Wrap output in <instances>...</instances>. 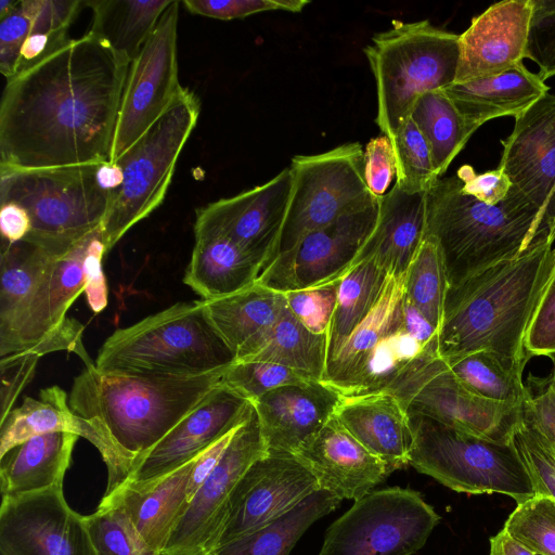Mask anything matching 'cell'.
Here are the masks:
<instances>
[{
    "label": "cell",
    "instance_id": "6da1fadb",
    "mask_svg": "<svg viewBox=\"0 0 555 555\" xmlns=\"http://www.w3.org/2000/svg\"><path fill=\"white\" fill-rule=\"evenodd\" d=\"M130 63L88 33L8 79L0 171L109 163Z\"/></svg>",
    "mask_w": 555,
    "mask_h": 555
},
{
    "label": "cell",
    "instance_id": "7a4b0ae2",
    "mask_svg": "<svg viewBox=\"0 0 555 555\" xmlns=\"http://www.w3.org/2000/svg\"><path fill=\"white\" fill-rule=\"evenodd\" d=\"M224 371L186 376L86 364L74 379L68 404L102 439L105 493L122 485L134 465L222 384Z\"/></svg>",
    "mask_w": 555,
    "mask_h": 555
},
{
    "label": "cell",
    "instance_id": "3957f363",
    "mask_svg": "<svg viewBox=\"0 0 555 555\" xmlns=\"http://www.w3.org/2000/svg\"><path fill=\"white\" fill-rule=\"evenodd\" d=\"M555 270V247L546 242L449 287L438 330L444 362L479 350L528 362L525 336Z\"/></svg>",
    "mask_w": 555,
    "mask_h": 555
},
{
    "label": "cell",
    "instance_id": "277c9868",
    "mask_svg": "<svg viewBox=\"0 0 555 555\" xmlns=\"http://www.w3.org/2000/svg\"><path fill=\"white\" fill-rule=\"evenodd\" d=\"M425 235L439 247L448 288L555 242L541 210L515 188L488 205L465 194L457 177L439 178L427 190Z\"/></svg>",
    "mask_w": 555,
    "mask_h": 555
},
{
    "label": "cell",
    "instance_id": "5b68a950",
    "mask_svg": "<svg viewBox=\"0 0 555 555\" xmlns=\"http://www.w3.org/2000/svg\"><path fill=\"white\" fill-rule=\"evenodd\" d=\"M235 356L210 322L203 299L180 301L108 336L100 371L197 376L227 370Z\"/></svg>",
    "mask_w": 555,
    "mask_h": 555
},
{
    "label": "cell",
    "instance_id": "8992f818",
    "mask_svg": "<svg viewBox=\"0 0 555 555\" xmlns=\"http://www.w3.org/2000/svg\"><path fill=\"white\" fill-rule=\"evenodd\" d=\"M377 92L376 124L389 139L411 117L416 100L455 82L460 35L429 21L393 22L364 48Z\"/></svg>",
    "mask_w": 555,
    "mask_h": 555
},
{
    "label": "cell",
    "instance_id": "52a82bcc",
    "mask_svg": "<svg viewBox=\"0 0 555 555\" xmlns=\"http://www.w3.org/2000/svg\"><path fill=\"white\" fill-rule=\"evenodd\" d=\"M103 165L0 171V202L27 211L31 229L25 241L63 254L102 227L113 193Z\"/></svg>",
    "mask_w": 555,
    "mask_h": 555
},
{
    "label": "cell",
    "instance_id": "ba28073f",
    "mask_svg": "<svg viewBox=\"0 0 555 555\" xmlns=\"http://www.w3.org/2000/svg\"><path fill=\"white\" fill-rule=\"evenodd\" d=\"M408 414L413 434L409 464L418 473L456 492L499 493L517 504L535 495L513 441L487 439L422 414Z\"/></svg>",
    "mask_w": 555,
    "mask_h": 555
},
{
    "label": "cell",
    "instance_id": "9c48e42d",
    "mask_svg": "<svg viewBox=\"0 0 555 555\" xmlns=\"http://www.w3.org/2000/svg\"><path fill=\"white\" fill-rule=\"evenodd\" d=\"M199 112L197 95L181 88L163 116L115 163L122 180L102 223L107 251L163 203Z\"/></svg>",
    "mask_w": 555,
    "mask_h": 555
},
{
    "label": "cell",
    "instance_id": "30bf717a",
    "mask_svg": "<svg viewBox=\"0 0 555 555\" xmlns=\"http://www.w3.org/2000/svg\"><path fill=\"white\" fill-rule=\"evenodd\" d=\"M363 155L362 145L352 142L293 157V188L276 257L308 234L376 198L364 180Z\"/></svg>",
    "mask_w": 555,
    "mask_h": 555
},
{
    "label": "cell",
    "instance_id": "8fae6325",
    "mask_svg": "<svg viewBox=\"0 0 555 555\" xmlns=\"http://www.w3.org/2000/svg\"><path fill=\"white\" fill-rule=\"evenodd\" d=\"M439 521L415 490L371 491L328 527L318 555H413Z\"/></svg>",
    "mask_w": 555,
    "mask_h": 555
},
{
    "label": "cell",
    "instance_id": "7c38bea8",
    "mask_svg": "<svg viewBox=\"0 0 555 555\" xmlns=\"http://www.w3.org/2000/svg\"><path fill=\"white\" fill-rule=\"evenodd\" d=\"M94 231L56 258L11 335L0 344L1 358L17 352L41 357L65 350L75 352L85 364L93 362L82 344L85 326L66 314L85 291V259Z\"/></svg>",
    "mask_w": 555,
    "mask_h": 555
},
{
    "label": "cell",
    "instance_id": "4fadbf2b",
    "mask_svg": "<svg viewBox=\"0 0 555 555\" xmlns=\"http://www.w3.org/2000/svg\"><path fill=\"white\" fill-rule=\"evenodd\" d=\"M180 1L173 0L130 63L115 127L111 164H115L170 106L181 86L177 37Z\"/></svg>",
    "mask_w": 555,
    "mask_h": 555
},
{
    "label": "cell",
    "instance_id": "5bb4252c",
    "mask_svg": "<svg viewBox=\"0 0 555 555\" xmlns=\"http://www.w3.org/2000/svg\"><path fill=\"white\" fill-rule=\"evenodd\" d=\"M382 197L305 236L292 249L280 254L257 282L286 293L341 279L375 229Z\"/></svg>",
    "mask_w": 555,
    "mask_h": 555
},
{
    "label": "cell",
    "instance_id": "9a60e30c",
    "mask_svg": "<svg viewBox=\"0 0 555 555\" xmlns=\"http://www.w3.org/2000/svg\"><path fill=\"white\" fill-rule=\"evenodd\" d=\"M267 453L253 404L218 465L189 502L160 555H204L212 551L237 482L249 466Z\"/></svg>",
    "mask_w": 555,
    "mask_h": 555
},
{
    "label": "cell",
    "instance_id": "2e32d148",
    "mask_svg": "<svg viewBox=\"0 0 555 555\" xmlns=\"http://www.w3.org/2000/svg\"><path fill=\"white\" fill-rule=\"evenodd\" d=\"M293 188L291 167L268 182L196 210L194 235L224 236L260 267L275 259Z\"/></svg>",
    "mask_w": 555,
    "mask_h": 555
},
{
    "label": "cell",
    "instance_id": "e0dca14e",
    "mask_svg": "<svg viewBox=\"0 0 555 555\" xmlns=\"http://www.w3.org/2000/svg\"><path fill=\"white\" fill-rule=\"evenodd\" d=\"M1 555H98L86 516L66 502L63 485L2 498Z\"/></svg>",
    "mask_w": 555,
    "mask_h": 555
},
{
    "label": "cell",
    "instance_id": "ac0fdd59",
    "mask_svg": "<svg viewBox=\"0 0 555 555\" xmlns=\"http://www.w3.org/2000/svg\"><path fill=\"white\" fill-rule=\"evenodd\" d=\"M319 490L296 455L268 452L237 482L215 548L275 521Z\"/></svg>",
    "mask_w": 555,
    "mask_h": 555
},
{
    "label": "cell",
    "instance_id": "d6986e66",
    "mask_svg": "<svg viewBox=\"0 0 555 555\" xmlns=\"http://www.w3.org/2000/svg\"><path fill=\"white\" fill-rule=\"evenodd\" d=\"M408 413L487 439L508 442L521 423V406L481 398L469 391L440 358L420 375Z\"/></svg>",
    "mask_w": 555,
    "mask_h": 555
},
{
    "label": "cell",
    "instance_id": "ffe728a7",
    "mask_svg": "<svg viewBox=\"0 0 555 555\" xmlns=\"http://www.w3.org/2000/svg\"><path fill=\"white\" fill-rule=\"evenodd\" d=\"M501 144L498 168L541 210L555 236V94L546 93L516 116Z\"/></svg>",
    "mask_w": 555,
    "mask_h": 555
},
{
    "label": "cell",
    "instance_id": "44dd1931",
    "mask_svg": "<svg viewBox=\"0 0 555 555\" xmlns=\"http://www.w3.org/2000/svg\"><path fill=\"white\" fill-rule=\"evenodd\" d=\"M251 408L220 384L134 465L122 485H144L170 474L240 426Z\"/></svg>",
    "mask_w": 555,
    "mask_h": 555
},
{
    "label": "cell",
    "instance_id": "7402d4cb",
    "mask_svg": "<svg viewBox=\"0 0 555 555\" xmlns=\"http://www.w3.org/2000/svg\"><path fill=\"white\" fill-rule=\"evenodd\" d=\"M532 0H507L490 5L460 35L455 82L500 75L525 59Z\"/></svg>",
    "mask_w": 555,
    "mask_h": 555
},
{
    "label": "cell",
    "instance_id": "603a6c76",
    "mask_svg": "<svg viewBox=\"0 0 555 555\" xmlns=\"http://www.w3.org/2000/svg\"><path fill=\"white\" fill-rule=\"evenodd\" d=\"M338 390L322 380L287 384L251 402L268 452L296 455L334 415Z\"/></svg>",
    "mask_w": 555,
    "mask_h": 555
},
{
    "label": "cell",
    "instance_id": "cb8c5ba5",
    "mask_svg": "<svg viewBox=\"0 0 555 555\" xmlns=\"http://www.w3.org/2000/svg\"><path fill=\"white\" fill-rule=\"evenodd\" d=\"M315 477L319 489L357 501L390 474L334 414L296 454Z\"/></svg>",
    "mask_w": 555,
    "mask_h": 555
},
{
    "label": "cell",
    "instance_id": "d4e9b609",
    "mask_svg": "<svg viewBox=\"0 0 555 555\" xmlns=\"http://www.w3.org/2000/svg\"><path fill=\"white\" fill-rule=\"evenodd\" d=\"M334 414L389 474L409 464L413 434L408 410L396 397L387 392L341 396Z\"/></svg>",
    "mask_w": 555,
    "mask_h": 555
},
{
    "label": "cell",
    "instance_id": "484cf974",
    "mask_svg": "<svg viewBox=\"0 0 555 555\" xmlns=\"http://www.w3.org/2000/svg\"><path fill=\"white\" fill-rule=\"evenodd\" d=\"M442 91L455 106L470 138L481 125L493 118H515L548 93V87L521 62L500 75L453 82Z\"/></svg>",
    "mask_w": 555,
    "mask_h": 555
},
{
    "label": "cell",
    "instance_id": "4316f807",
    "mask_svg": "<svg viewBox=\"0 0 555 555\" xmlns=\"http://www.w3.org/2000/svg\"><path fill=\"white\" fill-rule=\"evenodd\" d=\"M425 231L426 192H406L395 182L382 197L375 229L354 263L370 258L388 275L402 276L415 257Z\"/></svg>",
    "mask_w": 555,
    "mask_h": 555
},
{
    "label": "cell",
    "instance_id": "83f0119b",
    "mask_svg": "<svg viewBox=\"0 0 555 555\" xmlns=\"http://www.w3.org/2000/svg\"><path fill=\"white\" fill-rule=\"evenodd\" d=\"M194 459L155 481L121 485L104 493L101 502L120 506L141 537L160 554L188 507Z\"/></svg>",
    "mask_w": 555,
    "mask_h": 555
},
{
    "label": "cell",
    "instance_id": "f1b7e54d",
    "mask_svg": "<svg viewBox=\"0 0 555 555\" xmlns=\"http://www.w3.org/2000/svg\"><path fill=\"white\" fill-rule=\"evenodd\" d=\"M79 436L68 431L33 437L0 459L2 498L20 496L63 485Z\"/></svg>",
    "mask_w": 555,
    "mask_h": 555
},
{
    "label": "cell",
    "instance_id": "f546056e",
    "mask_svg": "<svg viewBox=\"0 0 555 555\" xmlns=\"http://www.w3.org/2000/svg\"><path fill=\"white\" fill-rule=\"evenodd\" d=\"M259 264L231 240L220 235L195 237L183 283L203 300L227 297L254 285Z\"/></svg>",
    "mask_w": 555,
    "mask_h": 555
},
{
    "label": "cell",
    "instance_id": "4dcf8cb0",
    "mask_svg": "<svg viewBox=\"0 0 555 555\" xmlns=\"http://www.w3.org/2000/svg\"><path fill=\"white\" fill-rule=\"evenodd\" d=\"M404 275L388 276L374 308L350 334L337 354L327 362L322 382L340 395L360 374L378 341L401 319Z\"/></svg>",
    "mask_w": 555,
    "mask_h": 555
},
{
    "label": "cell",
    "instance_id": "1f68e13d",
    "mask_svg": "<svg viewBox=\"0 0 555 555\" xmlns=\"http://www.w3.org/2000/svg\"><path fill=\"white\" fill-rule=\"evenodd\" d=\"M327 335L313 334L286 309L236 354L235 361H266L305 372L322 380Z\"/></svg>",
    "mask_w": 555,
    "mask_h": 555
},
{
    "label": "cell",
    "instance_id": "d6a6232c",
    "mask_svg": "<svg viewBox=\"0 0 555 555\" xmlns=\"http://www.w3.org/2000/svg\"><path fill=\"white\" fill-rule=\"evenodd\" d=\"M204 301L210 322L235 358L245 345L272 325L287 307L283 293L258 282L233 295Z\"/></svg>",
    "mask_w": 555,
    "mask_h": 555
},
{
    "label": "cell",
    "instance_id": "836d02e7",
    "mask_svg": "<svg viewBox=\"0 0 555 555\" xmlns=\"http://www.w3.org/2000/svg\"><path fill=\"white\" fill-rule=\"evenodd\" d=\"M62 254L29 241L1 243L0 344L11 335L16 321Z\"/></svg>",
    "mask_w": 555,
    "mask_h": 555
},
{
    "label": "cell",
    "instance_id": "e575fe53",
    "mask_svg": "<svg viewBox=\"0 0 555 555\" xmlns=\"http://www.w3.org/2000/svg\"><path fill=\"white\" fill-rule=\"evenodd\" d=\"M57 431L74 433L91 443L96 439L94 428L72 411L66 392L51 386L40 390L39 399L26 397L0 422V459L33 437Z\"/></svg>",
    "mask_w": 555,
    "mask_h": 555
},
{
    "label": "cell",
    "instance_id": "d590c367",
    "mask_svg": "<svg viewBox=\"0 0 555 555\" xmlns=\"http://www.w3.org/2000/svg\"><path fill=\"white\" fill-rule=\"evenodd\" d=\"M172 1H86L93 13L89 33L132 62Z\"/></svg>",
    "mask_w": 555,
    "mask_h": 555
},
{
    "label": "cell",
    "instance_id": "8d00e7d4",
    "mask_svg": "<svg viewBox=\"0 0 555 555\" xmlns=\"http://www.w3.org/2000/svg\"><path fill=\"white\" fill-rule=\"evenodd\" d=\"M340 499L319 490L275 521L204 555H291L309 527L334 511Z\"/></svg>",
    "mask_w": 555,
    "mask_h": 555
},
{
    "label": "cell",
    "instance_id": "74e56055",
    "mask_svg": "<svg viewBox=\"0 0 555 555\" xmlns=\"http://www.w3.org/2000/svg\"><path fill=\"white\" fill-rule=\"evenodd\" d=\"M388 276L375 260L367 258L354 263L340 279L327 333L326 364L374 308Z\"/></svg>",
    "mask_w": 555,
    "mask_h": 555
},
{
    "label": "cell",
    "instance_id": "f35d334b",
    "mask_svg": "<svg viewBox=\"0 0 555 555\" xmlns=\"http://www.w3.org/2000/svg\"><path fill=\"white\" fill-rule=\"evenodd\" d=\"M446 363L463 386L475 395L521 406L525 396L522 372L527 362L479 350Z\"/></svg>",
    "mask_w": 555,
    "mask_h": 555
},
{
    "label": "cell",
    "instance_id": "ab89813d",
    "mask_svg": "<svg viewBox=\"0 0 555 555\" xmlns=\"http://www.w3.org/2000/svg\"><path fill=\"white\" fill-rule=\"evenodd\" d=\"M410 118L426 139L436 176L441 178L469 140L459 112L443 91L437 90L416 100Z\"/></svg>",
    "mask_w": 555,
    "mask_h": 555
},
{
    "label": "cell",
    "instance_id": "60d3db41",
    "mask_svg": "<svg viewBox=\"0 0 555 555\" xmlns=\"http://www.w3.org/2000/svg\"><path fill=\"white\" fill-rule=\"evenodd\" d=\"M29 24L21 49L17 74L35 65L69 39L67 30L86 1L26 0ZM16 74V75H17Z\"/></svg>",
    "mask_w": 555,
    "mask_h": 555
},
{
    "label": "cell",
    "instance_id": "b9f144b4",
    "mask_svg": "<svg viewBox=\"0 0 555 555\" xmlns=\"http://www.w3.org/2000/svg\"><path fill=\"white\" fill-rule=\"evenodd\" d=\"M448 281L436 241L425 235L404 275V296L438 331L442 321Z\"/></svg>",
    "mask_w": 555,
    "mask_h": 555
},
{
    "label": "cell",
    "instance_id": "7bdbcfd3",
    "mask_svg": "<svg viewBox=\"0 0 555 555\" xmlns=\"http://www.w3.org/2000/svg\"><path fill=\"white\" fill-rule=\"evenodd\" d=\"M86 522L98 555H160L116 504L100 502L96 511L86 516Z\"/></svg>",
    "mask_w": 555,
    "mask_h": 555
},
{
    "label": "cell",
    "instance_id": "ee69618b",
    "mask_svg": "<svg viewBox=\"0 0 555 555\" xmlns=\"http://www.w3.org/2000/svg\"><path fill=\"white\" fill-rule=\"evenodd\" d=\"M397 165L396 183L406 192H427L437 178L429 145L409 118L390 139Z\"/></svg>",
    "mask_w": 555,
    "mask_h": 555
},
{
    "label": "cell",
    "instance_id": "f6af8a7d",
    "mask_svg": "<svg viewBox=\"0 0 555 555\" xmlns=\"http://www.w3.org/2000/svg\"><path fill=\"white\" fill-rule=\"evenodd\" d=\"M503 529L535 555H555V500L535 494L517 504Z\"/></svg>",
    "mask_w": 555,
    "mask_h": 555
},
{
    "label": "cell",
    "instance_id": "bcb514c9",
    "mask_svg": "<svg viewBox=\"0 0 555 555\" xmlns=\"http://www.w3.org/2000/svg\"><path fill=\"white\" fill-rule=\"evenodd\" d=\"M312 379L305 372L266 361H235L222 375V384L249 402L278 387Z\"/></svg>",
    "mask_w": 555,
    "mask_h": 555
},
{
    "label": "cell",
    "instance_id": "7dc6e473",
    "mask_svg": "<svg viewBox=\"0 0 555 555\" xmlns=\"http://www.w3.org/2000/svg\"><path fill=\"white\" fill-rule=\"evenodd\" d=\"M512 441L527 467L535 494L555 500V447L522 422L515 429Z\"/></svg>",
    "mask_w": 555,
    "mask_h": 555
},
{
    "label": "cell",
    "instance_id": "c3c4849f",
    "mask_svg": "<svg viewBox=\"0 0 555 555\" xmlns=\"http://www.w3.org/2000/svg\"><path fill=\"white\" fill-rule=\"evenodd\" d=\"M339 280L283 293L293 315L313 334L328 333L334 314Z\"/></svg>",
    "mask_w": 555,
    "mask_h": 555
},
{
    "label": "cell",
    "instance_id": "681fc988",
    "mask_svg": "<svg viewBox=\"0 0 555 555\" xmlns=\"http://www.w3.org/2000/svg\"><path fill=\"white\" fill-rule=\"evenodd\" d=\"M525 59L539 66L543 81L555 75V0H532Z\"/></svg>",
    "mask_w": 555,
    "mask_h": 555
},
{
    "label": "cell",
    "instance_id": "f907efd6",
    "mask_svg": "<svg viewBox=\"0 0 555 555\" xmlns=\"http://www.w3.org/2000/svg\"><path fill=\"white\" fill-rule=\"evenodd\" d=\"M521 422L555 447V382L529 373L521 403Z\"/></svg>",
    "mask_w": 555,
    "mask_h": 555
},
{
    "label": "cell",
    "instance_id": "816d5d0a",
    "mask_svg": "<svg viewBox=\"0 0 555 555\" xmlns=\"http://www.w3.org/2000/svg\"><path fill=\"white\" fill-rule=\"evenodd\" d=\"M184 8L197 15L228 21L266 11L301 12L307 0H184Z\"/></svg>",
    "mask_w": 555,
    "mask_h": 555
},
{
    "label": "cell",
    "instance_id": "f5cc1de1",
    "mask_svg": "<svg viewBox=\"0 0 555 555\" xmlns=\"http://www.w3.org/2000/svg\"><path fill=\"white\" fill-rule=\"evenodd\" d=\"M525 350L530 359L555 352V270L530 320L525 336Z\"/></svg>",
    "mask_w": 555,
    "mask_h": 555
},
{
    "label": "cell",
    "instance_id": "db71d44e",
    "mask_svg": "<svg viewBox=\"0 0 555 555\" xmlns=\"http://www.w3.org/2000/svg\"><path fill=\"white\" fill-rule=\"evenodd\" d=\"M39 358L33 352L11 353L1 358L0 422L14 409L18 395L34 378Z\"/></svg>",
    "mask_w": 555,
    "mask_h": 555
},
{
    "label": "cell",
    "instance_id": "11a10c76",
    "mask_svg": "<svg viewBox=\"0 0 555 555\" xmlns=\"http://www.w3.org/2000/svg\"><path fill=\"white\" fill-rule=\"evenodd\" d=\"M29 13L26 0H18L0 23V70L7 79L17 74L21 49L26 39Z\"/></svg>",
    "mask_w": 555,
    "mask_h": 555
},
{
    "label": "cell",
    "instance_id": "9f6ffc18",
    "mask_svg": "<svg viewBox=\"0 0 555 555\" xmlns=\"http://www.w3.org/2000/svg\"><path fill=\"white\" fill-rule=\"evenodd\" d=\"M363 172L371 194L376 197L384 196L397 175L396 157L388 137L383 134L373 138L365 145Z\"/></svg>",
    "mask_w": 555,
    "mask_h": 555
},
{
    "label": "cell",
    "instance_id": "6f0895ef",
    "mask_svg": "<svg viewBox=\"0 0 555 555\" xmlns=\"http://www.w3.org/2000/svg\"><path fill=\"white\" fill-rule=\"evenodd\" d=\"M107 251L102 227L93 233L85 259V294L90 309L99 313L107 306V284L102 259Z\"/></svg>",
    "mask_w": 555,
    "mask_h": 555
},
{
    "label": "cell",
    "instance_id": "680465c9",
    "mask_svg": "<svg viewBox=\"0 0 555 555\" xmlns=\"http://www.w3.org/2000/svg\"><path fill=\"white\" fill-rule=\"evenodd\" d=\"M457 178L465 194L488 205L501 203L512 188L509 179L500 168L476 173L470 166L465 165L459 169Z\"/></svg>",
    "mask_w": 555,
    "mask_h": 555
},
{
    "label": "cell",
    "instance_id": "91938a15",
    "mask_svg": "<svg viewBox=\"0 0 555 555\" xmlns=\"http://www.w3.org/2000/svg\"><path fill=\"white\" fill-rule=\"evenodd\" d=\"M240 426L225 434L194 459L188 488L189 502L214 472Z\"/></svg>",
    "mask_w": 555,
    "mask_h": 555
},
{
    "label": "cell",
    "instance_id": "94428289",
    "mask_svg": "<svg viewBox=\"0 0 555 555\" xmlns=\"http://www.w3.org/2000/svg\"><path fill=\"white\" fill-rule=\"evenodd\" d=\"M31 229L27 211L15 203L1 204L0 230L2 241L15 243L26 238Z\"/></svg>",
    "mask_w": 555,
    "mask_h": 555
},
{
    "label": "cell",
    "instance_id": "6125c7cd",
    "mask_svg": "<svg viewBox=\"0 0 555 555\" xmlns=\"http://www.w3.org/2000/svg\"><path fill=\"white\" fill-rule=\"evenodd\" d=\"M489 555H535L504 529L490 539Z\"/></svg>",
    "mask_w": 555,
    "mask_h": 555
},
{
    "label": "cell",
    "instance_id": "be15d7a7",
    "mask_svg": "<svg viewBox=\"0 0 555 555\" xmlns=\"http://www.w3.org/2000/svg\"><path fill=\"white\" fill-rule=\"evenodd\" d=\"M18 0H1L0 1V20L7 16L16 5Z\"/></svg>",
    "mask_w": 555,
    "mask_h": 555
},
{
    "label": "cell",
    "instance_id": "e7e4bbea",
    "mask_svg": "<svg viewBox=\"0 0 555 555\" xmlns=\"http://www.w3.org/2000/svg\"><path fill=\"white\" fill-rule=\"evenodd\" d=\"M552 361V371L550 376L555 382V352L547 356Z\"/></svg>",
    "mask_w": 555,
    "mask_h": 555
}]
</instances>
